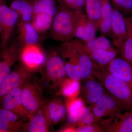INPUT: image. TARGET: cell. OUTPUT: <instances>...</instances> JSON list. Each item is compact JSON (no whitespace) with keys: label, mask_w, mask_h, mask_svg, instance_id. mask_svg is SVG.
I'll use <instances>...</instances> for the list:
<instances>
[{"label":"cell","mask_w":132,"mask_h":132,"mask_svg":"<svg viewBox=\"0 0 132 132\" xmlns=\"http://www.w3.org/2000/svg\"><path fill=\"white\" fill-rule=\"evenodd\" d=\"M119 103L125 112H132V86L105 68H98L92 76Z\"/></svg>","instance_id":"obj_1"},{"label":"cell","mask_w":132,"mask_h":132,"mask_svg":"<svg viewBox=\"0 0 132 132\" xmlns=\"http://www.w3.org/2000/svg\"><path fill=\"white\" fill-rule=\"evenodd\" d=\"M77 23L76 13L68 7L62 8L53 20L51 27L53 38L63 42L72 40L75 37Z\"/></svg>","instance_id":"obj_2"},{"label":"cell","mask_w":132,"mask_h":132,"mask_svg":"<svg viewBox=\"0 0 132 132\" xmlns=\"http://www.w3.org/2000/svg\"><path fill=\"white\" fill-rule=\"evenodd\" d=\"M61 50L75 59L81 72V80L92 77L98 67L90 57L87 49L81 40H72L64 42Z\"/></svg>","instance_id":"obj_3"},{"label":"cell","mask_w":132,"mask_h":132,"mask_svg":"<svg viewBox=\"0 0 132 132\" xmlns=\"http://www.w3.org/2000/svg\"><path fill=\"white\" fill-rule=\"evenodd\" d=\"M28 78L22 85L21 99L24 108L31 118L45 106L46 103L40 88L36 84L29 82Z\"/></svg>","instance_id":"obj_4"},{"label":"cell","mask_w":132,"mask_h":132,"mask_svg":"<svg viewBox=\"0 0 132 132\" xmlns=\"http://www.w3.org/2000/svg\"><path fill=\"white\" fill-rule=\"evenodd\" d=\"M88 107L97 118L101 119L116 118L125 112L117 100L107 92L95 104Z\"/></svg>","instance_id":"obj_5"},{"label":"cell","mask_w":132,"mask_h":132,"mask_svg":"<svg viewBox=\"0 0 132 132\" xmlns=\"http://www.w3.org/2000/svg\"><path fill=\"white\" fill-rule=\"evenodd\" d=\"M19 16L15 11L0 1V16L1 21L0 35L2 47L7 46L11 41Z\"/></svg>","instance_id":"obj_6"},{"label":"cell","mask_w":132,"mask_h":132,"mask_svg":"<svg viewBox=\"0 0 132 132\" xmlns=\"http://www.w3.org/2000/svg\"><path fill=\"white\" fill-rule=\"evenodd\" d=\"M46 75L55 88L61 87L67 75L65 63L61 55L53 54L48 59L46 65Z\"/></svg>","instance_id":"obj_7"},{"label":"cell","mask_w":132,"mask_h":132,"mask_svg":"<svg viewBox=\"0 0 132 132\" xmlns=\"http://www.w3.org/2000/svg\"><path fill=\"white\" fill-rule=\"evenodd\" d=\"M80 90V97L88 106L97 102L107 92L102 84L93 76L82 80Z\"/></svg>","instance_id":"obj_8"},{"label":"cell","mask_w":132,"mask_h":132,"mask_svg":"<svg viewBox=\"0 0 132 132\" xmlns=\"http://www.w3.org/2000/svg\"><path fill=\"white\" fill-rule=\"evenodd\" d=\"M22 84L15 88L3 98L2 105L3 109L13 112L22 120L29 121L31 116L24 108L21 101V87Z\"/></svg>","instance_id":"obj_9"},{"label":"cell","mask_w":132,"mask_h":132,"mask_svg":"<svg viewBox=\"0 0 132 132\" xmlns=\"http://www.w3.org/2000/svg\"><path fill=\"white\" fill-rule=\"evenodd\" d=\"M127 36L126 17L120 11L113 8L111 38L118 52L125 42Z\"/></svg>","instance_id":"obj_10"},{"label":"cell","mask_w":132,"mask_h":132,"mask_svg":"<svg viewBox=\"0 0 132 132\" xmlns=\"http://www.w3.org/2000/svg\"><path fill=\"white\" fill-rule=\"evenodd\" d=\"M20 57L24 65L33 70L45 63L44 53L37 44L24 45L20 53Z\"/></svg>","instance_id":"obj_11"},{"label":"cell","mask_w":132,"mask_h":132,"mask_svg":"<svg viewBox=\"0 0 132 132\" xmlns=\"http://www.w3.org/2000/svg\"><path fill=\"white\" fill-rule=\"evenodd\" d=\"M32 71L22 64L10 73L0 86V97H5L15 88L22 84Z\"/></svg>","instance_id":"obj_12"},{"label":"cell","mask_w":132,"mask_h":132,"mask_svg":"<svg viewBox=\"0 0 132 132\" xmlns=\"http://www.w3.org/2000/svg\"><path fill=\"white\" fill-rule=\"evenodd\" d=\"M104 68L132 86V64L122 57L117 56Z\"/></svg>","instance_id":"obj_13"},{"label":"cell","mask_w":132,"mask_h":132,"mask_svg":"<svg viewBox=\"0 0 132 132\" xmlns=\"http://www.w3.org/2000/svg\"><path fill=\"white\" fill-rule=\"evenodd\" d=\"M78 16L75 37L82 41L87 42L96 38L98 29L88 20L82 11L75 12Z\"/></svg>","instance_id":"obj_14"},{"label":"cell","mask_w":132,"mask_h":132,"mask_svg":"<svg viewBox=\"0 0 132 132\" xmlns=\"http://www.w3.org/2000/svg\"><path fill=\"white\" fill-rule=\"evenodd\" d=\"M50 124L45 105L38 112L31 117L27 127L29 132H47Z\"/></svg>","instance_id":"obj_15"},{"label":"cell","mask_w":132,"mask_h":132,"mask_svg":"<svg viewBox=\"0 0 132 132\" xmlns=\"http://www.w3.org/2000/svg\"><path fill=\"white\" fill-rule=\"evenodd\" d=\"M105 132H132V112H124L112 118Z\"/></svg>","instance_id":"obj_16"},{"label":"cell","mask_w":132,"mask_h":132,"mask_svg":"<svg viewBox=\"0 0 132 132\" xmlns=\"http://www.w3.org/2000/svg\"><path fill=\"white\" fill-rule=\"evenodd\" d=\"M113 8L109 0H102V9L98 29L102 35L111 37Z\"/></svg>","instance_id":"obj_17"},{"label":"cell","mask_w":132,"mask_h":132,"mask_svg":"<svg viewBox=\"0 0 132 132\" xmlns=\"http://www.w3.org/2000/svg\"><path fill=\"white\" fill-rule=\"evenodd\" d=\"M48 116L50 124L61 122L67 115V106L60 99L57 98L50 102L47 106Z\"/></svg>","instance_id":"obj_18"},{"label":"cell","mask_w":132,"mask_h":132,"mask_svg":"<svg viewBox=\"0 0 132 132\" xmlns=\"http://www.w3.org/2000/svg\"><path fill=\"white\" fill-rule=\"evenodd\" d=\"M18 30L19 38L24 45L37 44L39 40V32L32 24L21 21L19 24Z\"/></svg>","instance_id":"obj_19"},{"label":"cell","mask_w":132,"mask_h":132,"mask_svg":"<svg viewBox=\"0 0 132 132\" xmlns=\"http://www.w3.org/2000/svg\"><path fill=\"white\" fill-rule=\"evenodd\" d=\"M87 50L96 65L100 68H105L119 54L117 50Z\"/></svg>","instance_id":"obj_20"},{"label":"cell","mask_w":132,"mask_h":132,"mask_svg":"<svg viewBox=\"0 0 132 132\" xmlns=\"http://www.w3.org/2000/svg\"><path fill=\"white\" fill-rule=\"evenodd\" d=\"M4 59L0 61V86L11 73V67L17 60L19 54L14 50L6 48Z\"/></svg>","instance_id":"obj_21"},{"label":"cell","mask_w":132,"mask_h":132,"mask_svg":"<svg viewBox=\"0 0 132 132\" xmlns=\"http://www.w3.org/2000/svg\"><path fill=\"white\" fill-rule=\"evenodd\" d=\"M61 55L65 63L67 75L68 78L73 80H81V72L80 67L77 61L73 57L64 51H60Z\"/></svg>","instance_id":"obj_22"},{"label":"cell","mask_w":132,"mask_h":132,"mask_svg":"<svg viewBox=\"0 0 132 132\" xmlns=\"http://www.w3.org/2000/svg\"><path fill=\"white\" fill-rule=\"evenodd\" d=\"M86 14L98 29L102 9V0H85Z\"/></svg>","instance_id":"obj_23"},{"label":"cell","mask_w":132,"mask_h":132,"mask_svg":"<svg viewBox=\"0 0 132 132\" xmlns=\"http://www.w3.org/2000/svg\"><path fill=\"white\" fill-rule=\"evenodd\" d=\"M10 7L21 15L22 21L29 22L33 19V6L25 0H14Z\"/></svg>","instance_id":"obj_24"},{"label":"cell","mask_w":132,"mask_h":132,"mask_svg":"<svg viewBox=\"0 0 132 132\" xmlns=\"http://www.w3.org/2000/svg\"><path fill=\"white\" fill-rule=\"evenodd\" d=\"M127 36L121 47L118 50L121 57L132 64V22L129 18L126 17Z\"/></svg>","instance_id":"obj_25"},{"label":"cell","mask_w":132,"mask_h":132,"mask_svg":"<svg viewBox=\"0 0 132 132\" xmlns=\"http://www.w3.org/2000/svg\"><path fill=\"white\" fill-rule=\"evenodd\" d=\"M82 41L83 45L88 50H116L113 43L104 35L96 37L92 40L87 42Z\"/></svg>","instance_id":"obj_26"},{"label":"cell","mask_w":132,"mask_h":132,"mask_svg":"<svg viewBox=\"0 0 132 132\" xmlns=\"http://www.w3.org/2000/svg\"><path fill=\"white\" fill-rule=\"evenodd\" d=\"M53 17L45 13L34 14L32 24L38 32H43L52 27Z\"/></svg>","instance_id":"obj_27"},{"label":"cell","mask_w":132,"mask_h":132,"mask_svg":"<svg viewBox=\"0 0 132 132\" xmlns=\"http://www.w3.org/2000/svg\"><path fill=\"white\" fill-rule=\"evenodd\" d=\"M34 14L43 13L52 16L57 12V8L53 0H39L33 5Z\"/></svg>","instance_id":"obj_28"},{"label":"cell","mask_w":132,"mask_h":132,"mask_svg":"<svg viewBox=\"0 0 132 132\" xmlns=\"http://www.w3.org/2000/svg\"><path fill=\"white\" fill-rule=\"evenodd\" d=\"M80 84L79 81L66 79L62 84L60 88L62 93L67 97H73L80 92Z\"/></svg>","instance_id":"obj_29"},{"label":"cell","mask_w":132,"mask_h":132,"mask_svg":"<svg viewBox=\"0 0 132 132\" xmlns=\"http://www.w3.org/2000/svg\"><path fill=\"white\" fill-rule=\"evenodd\" d=\"M0 118L8 122L16 130L22 127L23 120L11 111L4 109H0Z\"/></svg>","instance_id":"obj_30"},{"label":"cell","mask_w":132,"mask_h":132,"mask_svg":"<svg viewBox=\"0 0 132 132\" xmlns=\"http://www.w3.org/2000/svg\"><path fill=\"white\" fill-rule=\"evenodd\" d=\"M108 123L107 119L102 120L98 123L82 125L71 128L70 131L75 132H105Z\"/></svg>","instance_id":"obj_31"},{"label":"cell","mask_w":132,"mask_h":132,"mask_svg":"<svg viewBox=\"0 0 132 132\" xmlns=\"http://www.w3.org/2000/svg\"><path fill=\"white\" fill-rule=\"evenodd\" d=\"M116 9L123 14L131 15L132 14V0H113Z\"/></svg>","instance_id":"obj_32"},{"label":"cell","mask_w":132,"mask_h":132,"mask_svg":"<svg viewBox=\"0 0 132 132\" xmlns=\"http://www.w3.org/2000/svg\"><path fill=\"white\" fill-rule=\"evenodd\" d=\"M102 120V119L97 118L90 110L89 112L83 116L80 121L75 126L72 128L82 125H91L94 123H99Z\"/></svg>","instance_id":"obj_33"},{"label":"cell","mask_w":132,"mask_h":132,"mask_svg":"<svg viewBox=\"0 0 132 132\" xmlns=\"http://www.w3.org/2000/svg\"><path fill=\"white\" fill-rule=\"evenodd\" d=\"M67 7L74 12L82 11L85 0H64Z\"/></svg>","instance_id":"obj_34"},{"label":"cell","mask_w":132,"mask_h":132,"mask_svg":"<svg viewBox=\"0 0 132 132\" xmlns=\"http://www.w3.org/2000/svg\"><path fill=\"white\" fill-rule=\"evenodd\" d=\"M85 103L80 97L74 99L68 107H67L68 113H72L80 110L85 106Z\"/></svg>","instance_id":"obj_35"},{"label":"cell","mask_w":132,"mask_h":132,"mask_svg":"<svg viewBox=\"0 0 132 132\" xmlns=\"http://www.w3.org/2000/svg\"><path fill=\"white\" fill-rule=\"evenodd\" d=\"M9 123L0 118V131L6 132L9 130L10 128H12Z\"/></svg>","instance_id":"obj_36"},{"label":"cell","mask_w":132,"mask_h":132,"mask_svg":"<svg viewBox=\"0 0 132 132\" xmlns=\"http://www.w3.org/2000/svg\"><path fill=\"white\" fill-rule=\"evenodd\" d=\"M131 16H130V17H129L130 18V20H131V21L132 22V14L131 15Z\"/></svg>","instance_id":"obj_37"},{"label":"cell","mask_w":132,"mask_h":132,"mask_svg":"<svg viewBox=\"0 0 132 132\" xmlns=\"http://www.w3.org/2000/svg\"><path fill=\"white\" fill-rule=\"evenodd\" d=\"M1 16H0V29H1Z\"/></svg>","instance_id":"obj_38"}]
</instances>
